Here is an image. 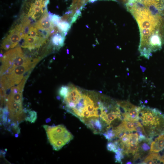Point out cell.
Returning <instances> with one entry per match:
<instances>
[{
	"label": "cell",
	"instance_id": "obj_1",
	"mask_svg": "<svg viewBox=\"0 0 164 164\" xmlns=\"http://www.w3.org/2000/svg\"><path fill=\"white\" fill-rule=\"evenodd\" d=\"M48 140L53 150L58 151L73 138L72 135L63 125H43Z\"/></svg>",
	"mask_w": 164,
	"mask_h": 164
},
{
	"label": "cell",
	"instance_id": "obj_2",
	"mask_svg": "<svg viewBox=\"0 0 164 164\" xmlns=\"http://www.w3.org/2000/svg\"><path fill=\"white\" fill-rule=\"evenodd\" d=\"M0 72L4 73L7 71L12 73L15 68L32 62L24 54L20 47L10 50L1 57Z\"/></svg>",
	"mask_w": 164,
	"mask_h": 164
},
{
	"label": "cell",
	"instance_id": "obj_3",
	"mask_svg": "<svg viewBox=\"0 0 164 164\" xmlns=\"http://www.w3.org/2000/svg\"><path fill=\"white\" fill-rule=\"evenodd\" d=\"M39 60L38 59H36L31 63L16 67L11 74L2 76L0 80L1 89L5 91L11 87L19 84L26 73L32 70Z\"/></svg>",
	"mask_w": 164,
	"mask_h": 164
},
{
	"label": "cell",
	"instance_id": "obj_4",
	"mask_svg": "<svg viewBox=\"0 0 164 164\" xmlns=\"http://www.w3.org/2000/svg\"><path fill=\"white\" fill-rule=\"evenodd\" d=\"M140 107L138 121L142 124L145 126H151L152 128L157 126L160 128L161 124H164L162 114L157 115L152 113V108L144 105H142Z\"/></svg>",
	"mask_w": 164,
	"mask_h": 164
},
{
	"label": "cell",
	"instance_id": "obj_5",
	"mask_svg": "<svg viewBox=\"0 0 164 164\" xmlns=\"http://www.w3.org/2000/svg\"><path fill=\"white\" fill-rule=\"evenodd\" d=\"M24 36L23 25L20 24L16 25L9 31V34L3 40L1 44L2 48L5 50L14 48Z\"/></svg>",
	"mask_w": 164,
	"mask_h": 164
},
{
	"label": "cell",
	"instance_id": "obj_6",
	"mask_svg": "<svg viewBox=\"0 0 164 164\" xmlns=\"http://www.w3.org/2000/svg\"><path fill=\"white\" fill-rule=\"evenodd\" d=\"M46 39L43 36L32 37L27 34L22 39L23 41L21 47L30 50L39 48L45 43Z\"/></svg>",
	"mask_w": 164,
	"mask_h": 164
},
{
	"label": "cell",
	"instance_id": "obj_7",
	"mask_svg": "<svg viewBox=\"0 0 164 164\" xmlns=\"http://www.w3.org/2000/svg\"><path fill=\"white\" fill-rule=\"evenodd\" d=\"M47 13L35 24L36 27L39 30L41 35L44 38H47L50 31L52 29L51 21L48 17Z\"/></svg>",
	"mask_w": 164,
	"mask_h": 164
},
{
	"label": "cell",
	"instance_id": "obj_8",
	"mask_svg": "<svg viewBox=\"0 0 164 164\" xmlns=\"http://www.w3.org/2000/svg\"><path fill=\"white\" fill-rule=\"evenodd\" d=\"M97 117H93L88 119L82 118L81 121L84 122L89 128L91 129L94 134H99L101 132L103 125L101 121Z\"/></svg>",
	"mask_w": 164,
	"mask_h": 164
},
{
	"label": "cell",
	"instance_id": "obj_9",
	"mask_svg": "<svg viewBox=\"0 0 164 164\" xmlns=\"http://www.w3.org/2000/svg\"><path fill=\"white\" fill-rule=\"evenodd\" d=\"M164 149V131L156 138L151 143L150 151L152 152H158Z\"/></svg>",
	"mask_w": 164,
	"mask_h": 164
},
{
	"label": "cell",
	"instance_id": "obj_10",
	"mask_svg": "<svg viewBox=\"0 0 164 164\" xmlns=\"http://www.w3.org/2000/svg\"><path fill=\"white\" fill-rule=\"evenodd\" d=\"M140 109V107H137L132 104L124 115V120L138 121L139 119V113Z\"/></svg>",
	"mask_w": 164,
	"mask_h": 164
},
{
	"label": "cell",
	"instance_id": "obj_11",
	"mask_svg": "<svg viewBox=\"0 0 164 164\" xmlns=\"http://www.w3.org/2000/svg\"><path fill=\"white\" fill-rule=\"evenodd\" d=\"M121 115L120 112L116 109L115 111H112L108 114L103 115L100 118L109 125L111 122L115 119L118 118L120 119Z\"/></svg>",
	"mask_w": 164,
	"mask_h": 164
},
{
	"label": "cell",
	"instance_id": "obj_12",
	"mask_svg": "<svg viewBox=\"0 0 164 164\" xmlns=\"http://www.w3.org/2000/svg\"><path fill=\"white\" fill-rule=\"evenodd\" d=\"M161 156L158 153L153 152L147 156L142 164L161 163Z\"/></svg>",
	"mask_w": 164,
	"mask_h": 164
},
{
	"label": "cell",
	"instance_id": "obj_13",
	"mask_svg": "<svg viewBox=\"0 0 164 164\" xmlns=\"http://www.w3.org/2000/svg\"><path fill=\"white\" fill-rule=\"evenodd\" d=\"M64 38L62 35L56 33L52 36L51 42L53 45L56 47H62L64 45Z\"/></svg>",
	"mask_w": 164,
	"mask_h": 164
},
{
	"label": "cell",
	"instance_id": "obj_14",
	"mask_svg": "<svg viewBox=\"0 0 164 164\" xmlns=\"http://www.w3.org/2000/svg\"><path fill=\"white\" fill-rule=\"evenodd\" d=\"M122 122L125 130L132 132L133 131H136L134 121L124 120L122 121Z\"/></svg>",
	"mask_w": 164,
	"mask_h": 164
},
{
	"label": "cell",
	"instance_id": "obj_15",
	"mask_svg": "<svg viewBox=\"0 0 164 164\" xmlns=\"http://www.w3.org/2000/svg\"><path fill=\"white\" fill-rule=\"evenodd\" d=\"M27 34L33 37L39 36L43 37L40 33L38 29L35 26H31L30 27Z\"/></svg>",
	"mask_w": 164,
	"mask_h": 164
},
{
	"label": "cell",
	"instance_id": "obj_16",
	"mask_svg": "<svg viewBox=\"0 0 164 164\" xmlns=\"http://www.w3.org/2000/svg\"><path fill=\"white\" fill-rule=\"evenodd\" d=\"M37 119V113L34 111H30L28 112L25 119L26 121L31 123H34Z\"/></svg>",
	"mask_w": 164,
	"mask_h": 164
},
{
	"label": "cell",
	"instance_id": "obj_17",
	"mask_svg": "<svg viewBox=\"0 0 164 164\" xmlns=\"http://www.w3.org/2000/svg\"><path fill=\"white\" fill-rule=\"evenodd\" d=\"M129 135L128 144L138 143V135L137 133H131Z\"/></svg>",
	"mask_w": 164,
	"mask_h": 164
},
{
	"label": "cell",
	"instance_id": "obj_18",
	"mask_svg": "<svg viewBox=\"0 0 164 164\" xmlns=\"http://www.w3.org/2000/svg\"><path fill=\"white\" fill-rule=\"evenodd\" d=\"M57 25L60 30L64 32H67L70 28L69 23L66 21L59 22Z\"/></svg>",
	"mask_w": 164,
	"mask_h": 164
},
{
	"label": "cell",
	"instance_id": "obj_19",
	"mask_svg": "<svg viewBox=\"0 0 164 164\" xmlns=\"http://www.w3.org/2000/svg\"><path fill=\"white\" fill-rule=\"evenodd\" d=\"M69 91V87L62 86L59 89L58 94L60 96L63 98L67 95Z\"/></svg>",
	"mask_w": 164,
	"mask_h": 164
},
{
	"label": "cell",
	"instance_id": "obj_20",
	"mask_svg": "<svg viewBox=\"0 0 164 164\" xmlns=\"http://www.w3.org/2000/svg\"><path fill=\"white\" fill-rule=\"evenodd\" d=\"M115 159L116 162L122 163L121 159L124 158V154L121 151L117 150L115 152Z\"/></svg>",
	"mask_w": 164,
	"mask_h": 164
},
{
	"label": "cell",
	"instance_id": "obj_21",
	"mask_svg": "<svg viewBox=\"0 0 164 164\" xmlns=\"http://www.w3.org/2000/svg\"><path fill=\"white\" fill-rule=\"evenodd\" d=\"M118 148V146L112 142L108 143L107 145V148L108 150L114 152L117 150Z\"/></svg>",
	"mask_w": 164,
	"mask_h": 164
},
{
	"label": "cell",
	"instance_id": "obj_22",
	"mask_svg": "<svg viewBox=\"0 0 164 164\" xmlns=\"http://www.w3.org/2000/svg\"><path fill=\"white\" fill-rule=\"evenodd\" d=\"M149 143L146 142H143L141 143L139 146L141 150L143 152H146L149 151L150 150V148Z\"/></svg>",
	"mask_w": 164,
	"mask_h": 164
},
{
	"label": "cell",
	"instance_id": "obj_23",
	"mask_svg": "<svg viewBox=\"0 0 164 164\" xmlns=\"http://www.w3.org/2000/svg\"><path fill=\"white\" fill-rule=\"evenodd\" d=\"M56 98L57 100H60V96H57L56 97Z\"/></svg>",
	"mask_w": 164,
	"mask_h": 164
},
{
	"label": "cell",
	"instance_id": "obj_24",
	"mask_svg": "<svg viewBox=\"0 0 164 164\" xmlns=\"http://www.w3.org/2000/svg\"><path fill=\"white\" fill-rule=\"evenodd\" d=\"M132 163L131 162H126V164H132Z\"/></svg>",
	"mask_w": 164,
	"mask_h": 164
},
{
	"label": "cell",
	"instance_id": "obj_25",
	"mask_svg": "<svg viewBox=\"0 0 164 164\" xmlns=\"http://www.w3.org/2000/svg\"><path fill=\"white\" fill-rule=\"evenodd\" d=\"M162 117L164 119V114H162Z\"/></svg>",
	"mask_w": 164,
	"mask_h": 164
},
{
	"label": "cell",
	"instance_id": "obj_26",
	"mask_svg": "<svg viewBox=\"0 0 164 164\" xmlns=\"http://www.w3.org/2000/svg\"><path fill=\"white\" fill-rule=\"evenodd\" d=\"M162 157L164 158V153L162 156Z\"/></svg>",
	"mask_w": 164,
	"mask_h": 164
},
{
	"label": "cell",
	"instance_id": "obj_27",
	"mask_svg": "<svg viewBox=\"0 0 164 164\" xmlns=\"http://www.w3.org/2000/svg\"><path fill=\"white\" fill-rule=\"evenodd\" d=\"M99 92H100L101 93H102V92L101 91H99Z\"/></svg>",
	"mask_w": 164,
	"mask_h": 164
}]
</instances>
